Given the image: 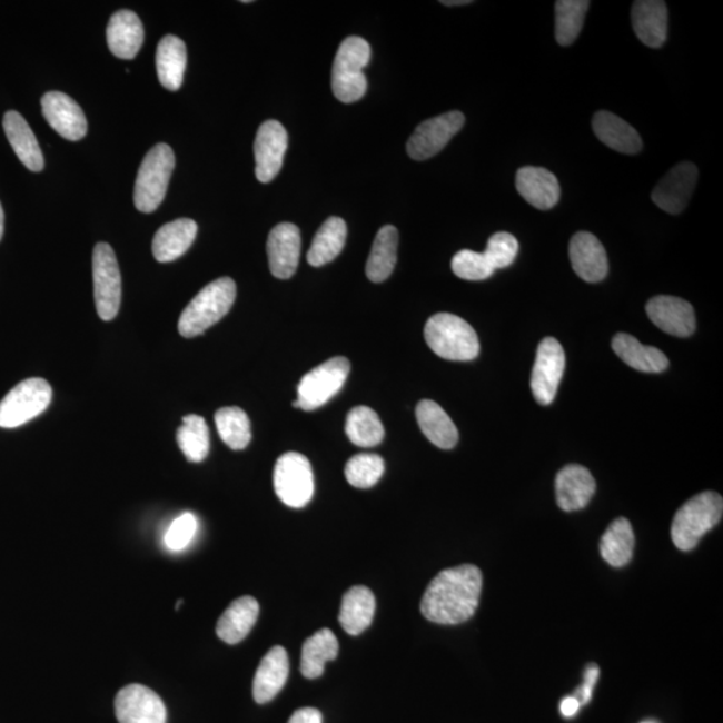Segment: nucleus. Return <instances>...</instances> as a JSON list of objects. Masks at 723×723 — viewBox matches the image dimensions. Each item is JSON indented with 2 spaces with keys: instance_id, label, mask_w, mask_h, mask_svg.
Wrapping results in <instances>:
<instances>
[{
  "instance_id": "obj_1",
  "label": "nucleus",
  "mask_w": 723,
  "mask_h": 723,
  "mask_svg": "<svg viewBox=\"0 0 723 723\" xmlns=\"http://www.w3.org/2000/svg\"><path fill=\"white\" fill-rule=\"evenodd\" d=\"M482 590L483 574L476 565L444 570L427 586L420 613L433 623H464L475 615Z\"/></svg>"
},
{
  "instance_id": "obj_2",
  "label": "nucleus",
  "mask_w": 723,
  "mask_h": 723,
  "mask_svg": "<svg viewBox=\"0 0 723 723\" xmlns=\"http://www.w3.org/2000/svg\"><path fill=\"white\" fill-rule=\"evenodd\" d=\"M236 299V285L231 278L209 283L190 301L179 320L184 338H195L206 333L231 310Z\"/></svg>"
},
{
  "instance_id": "obj_3",
  "label": "nucleus",
  "mask_w": 723,
  "mask_h": 723,
  "mask_svg": "<svg viewBox=\"0 0 723 723\" xmlns=\"http://www.w3.org/2000/svg\"><path fill=\"white\" fill-rule=\"evenodd\" d=\"M723 499L719 493L702 492L683 504L674 516L672 538L676 548L692 551L721 522Z\"/></svg>"
},
{
  "instance_id": "obj_4",
  "label": "nucleus",
  "mask_w": 723,
  "mask_h": 723,
  "mask_svg": "<svg viewBox=\"0 0 723 723\" xmlns=\"http://www.w3.org/2000/svg\"><path fill=\"white\" fill-rule=\"evenodd\" d=\"M425 339L434 354L448 360H473L479 354V340L473 327L457 315L442 313L426 321Z\"/></svg>"
},
{
  "instance_id": "obj_5",
  "label": "nucleus",
  "mask_w": 723,
  "mask_h": 723,
  "mask_svg": "<svg viewBox=\"0 0 723 723\" xmlns=\"http://www.w3.org/2000/svg\"><path fill=\"white\" fill-rule=\"evenodd\" d=\"M370 58V44L364 38L348 37L340 43L331 75L334 96L340 102H357L366 95L364 69L369 65Z\"/></svg>"
},
{
  "instance_id": "obj_6",
  "label": "nucleus",
  "mask_w": 723,
  "mask_h": 723,
  "mask_svg": "<svg viewBox=\"0 0 723 723\" xmlns=\"http://www.w3.org/2000/svg\"><path fill=\"white\" fill-rule=\"evenodd\" d=\"M175 164L174 150L167 143L156 145L145 156L135 184V206L140 212L152 214L160 207Z\"/></svg>"
},
{
  "instance_id": "obj_7",
  "label": "nucleus",
  "mask_w": 723,
  "mask_h": 723,
  "mask_svg": "<svg viewBox=\"0 0 723 723\" xmlns=\"http://www.w3.org/2000/svg\"><path fill=\"white\" fill-rule=\"evenodd\" d=\"M350 360L345 357L331 358L315 367L301 378L298 386V399L294 407L305 412L319 409L337 396L350 374Z\"/></svg>"
},
{
  "instance_id": "obj_8",
  "label": "nucleus",
  "mask_w": 723,
  "mask_h": 723,
  "mask_svg": "<svg viewBox=\"0 0 723 723\" xmlns=\"http://www.w3.org/2000/svg\"><path fill=\"white\" fill-rule=\"evenodd\" d=\"M51 386L42 378H30L17 385L0 403V427L14 429L30 423L48 409Z\"/></svg>"
},
{
  "instance_id": "obj_9",
  "label": "nucleus",
  "mask_w": 723,
  "mask_h": 723,
  "mask_svg": "<svg viewBox=\"0 0 723 723\" xmlns=\"http://www.w3.org/2000/svg\"><path fill=\"white\" fill-rule=\"evenodd\" d=\"M276 496L289 508H305L314 496V473L310 462L300 453L279 457L274 471Z\"/></svg>"
},
{
  "instance_id": "obj_10",
  "label": "nucleus",
  "mask_w": 723,
  "mask_h": 723,
  "mask_svg": "<svg viewBox=\"0 0 723 723\" xmlns=\"http://www.w3.org/2000/svg\"><path fill=\"white\" fill-rule=\"evenodd\" d=\"M93 279L97 313L105 321L113 320L120 311L122 281L116 254L108 242L95 247Z\"/></svg>"
},
{
  "instance_id": "obj_11",
  "label": "nucleus",
  "mask_w": 723,
  "mask_h": 723,
  "mask_svg": "<svg viewBox=\"0 0 723 723\" xmlns=\"http://www.w3.org/2000/svg\"><path fill=\"white\" fill-rule=\"evenodd\" d=\"M465 117L462 111H449L430 118L419 125L407 141V153L413 160L424 161L438 155L463 129Z\"/></svg>"
},
{
  "instance_id": "obj_12",
  "label": "nucleus",
  "mask_w": 723,
  "mask_h": 723,
  "mask_svg": "<svg viewBox=\"0 0 723 723\" xmlns=\"http://www.w3.org/2000/svg\"><path fill=\"white\" fill-rule=\"evenodd\" d=\"M565 369L563 346L555 338H544L538 345L531 389L538 404L554 403Z\"/></svg>"
},
{
  "instance_id": "obj_13",
  "label": "nucleus",
  "mask_w": 723,
  "mask_h": 723,
  "mask_svg": "<svg viewBox=\"0 0 723 723\" xmlns=\"http://www.w3.org/2000/svg\"><path fill=\"white\" fill-rule=\"evenodd\" d=\"M288 148V135L279 121L263 122L255 138V174L260 182H271L279 175Z\"/></svg>"
},
{
  "instance_id": "obj_14",
  "label": "nucleus",
  "mask_w": 723,
  "mask_h": 723,
  "mask_svg": "<svg viewBox=\"0 0 723 723\" xmlns=\"http://www.w3.org/2000/svg\"><path fill=\"white\" fill-rule=\"evenodd\" d=\"M115 707L120 723H167V707L160 696L138 683L120 690Z\"/></svg>"
},
{
  "instance_id": "obj_15",
  "label": "nucleus",
  "mask_w": 723,
  "mask_h": 723,
  "mask_svg": "<svg viewBox=\"0 0 723 723\" xmlns=\"http://www.w3.org/2000/svg\"><path fill=\"white\" fill-rule=\"evenodd\" d=\"M699 181V169L693 162H681L663 177L653 190V201L667 214L679 215L686 209Z\"/></svg>"
},
{
  "instance_id": "obj_16",
  "label": "nucleus",
  "mask_w": 723,
  "mask_h": 723,
  "mask_svg": "<svg viewBox=\"0 0 723 723\" xmlns=\"http://www.w3.org/2000/svg\"><path fill=\"white\" fill-rule=\"evenodd\" d=\"M42 113L50 127L66 140L78 141L87 136V117L70 96L61 91H49L42 97Z\"/></svg>"
},
{
  "instance_id": "obj_17",
  "label": "nucleus",
  "mask_w": 723,
  "mask_h": 723,
  "mask_svg": "<svg viewBox=\"0 0 723 723\" xmlns=\"http://www.w3.org/2000/svg\"><path fill=\"white\" fill-rule=\"evenodd\" d=\"M301 239L299 228L291 222H281L273 228L267 241L269 269L275 278L289 279L297 273Z\"/></svg>"
},
{
  "instance_id": "obj_18",
  "label": "nucleus",
  "mask_w": 723,
  "mask_h": 723,
  "mask_svg": "<svg viewBox=\"0 0 723 723\" xmlns=\"http://www.w3.org/2000/svg\"><path fill=\"white\" fill-rule=\"evenodd\" d=\"M648 318L662 331L686 338L695 331L694 308L689 301L675 297H655L646 306Z\"/></svg>"
},
{
  "instance_id": "obj_19",
  "label": "nucleus",
  "mask_w": 723,
  "mask_h": 723,
  "mask_svg": "<svg viewBox=\"0 0 723 723\" xmlns=\"http://www.w3.org/2000/svg\"><path fill=\"white\" fill-rule=\"evenodd\" d=\"M570 259L578 278L588 283H600L608 274L606 249L596 236L577 232L570 242Z\"/></svg>"
},
{
  "instance_id": "obj_20",
  "label": "nucleus",
  "mask_w": 723,
  "mask_h": 723,
  "mask_svg": "<svg viewBox=\"0 0 723 723\" xmlns=\"http://www.w3.org/2000/svg\"><path fill=\"white\" fill-rule=\"evenodd\" d=\"M556 502L564 512L586 508L595 495L596 483L593 475L582 465H567L556 476Z\"/></svg>"
},
{
  "instance_id": "obj_21",
  "label": "nucleus",
  "mask_w": 723,
  "mask_h": 723,
  "mask_svg": "<svg viewBox=\"0 0 723 723\" xmlns=\"http://www.w3.org/2000/svg\"><path fill=\"white\" fill-rule=\"evenodd\" d=\"M631 21L640 41L660 49L667 39V6L661 0H637L631 10Z\"/></svg>"
},
{
  "instance_id": "obj_22",
  "label": "nucleus",
  "mask_w": 723,
  "mask_h": 723,
  "mask_svg": "<svg viewBox=\"0 0 723 723\" xmlns=\"http://www.w3.org/2000/svg\"><path fill=\"white\" fill-rule=\"evenodd\" d=\"M516 188L523 199L541 210H548L561 200V184L549 170L537 167L518 169Z\"/></svg>"
},
{
  "instance_id": "obj_23",
  "label": "nucleus",
  "mask_w": 723,
  "mask_h": 723,
  "mask_svg": "<svg viewBox=\"0 0 723 723\" xmlns=\"http://www.w3.org/2000/svg\"><path fill=\"white\" fill-rule=\"evenodd\" d=\"M289 662L287 651L275 646L261 660L254 680V699L256 702H271L281 692L288 680Z\"/></svg>"
},
{
  "instance_id": "obj_24",
  "label": "nucleus",
  "mask_w": 723,
  "mask_h": 723,
  "mask_svg": "<svg viewBox=\"0 0 723 723\" xmlns=\"http://www.w3.org/2000/svg\"><path fill=\"white\" fill-rule=\"evenodd\" d=\"M107 38L109 50L117 58L133 59L142 48L145 32L133 11L121 10L111 16Z\"/></svg>"
},
{
  "instance_id": "obj_25",
  "label": "nucleus",
  "mask_w": 723,
  "mask_h": 723,
  "mask_svg": "<svg viewBox=\"0 0 723 723\" xmlns=\"http://www.w3.org/2000/svg\"><path fill=\"white\" fill-rule=\"evenodd\" d=\"M3 129L23 166L31 172H41L44 167L42 150L28 121L18 111L10 110L4 115Z\"/></svg>"
},
{
  "instance_id": "obj_26",
  "label": "nucleus",
  "mask_w": 723,
  "mask_h": 723,
  "mask_svg": "<svg viewBox=\"0 0 723 723\" xmlns=\"http://www.w3.org/2000/svg\"><path fill=\"white\" fill-rule=\"evenodd\" d=\"M259 611V603L255 597H239L217 622V636L228 644H238L251 633L256 621H258Z\"/></svg>"
},
{
  "instance_id": "obj_27",
  "label": "nucleus",
  "mask_w": 723,
  "mask_h": 723,
  "mask_svg": "<svg viewBox=\"0 0 723 723\" xmlns=\"http://www.w3.org/2000/svg\"><path fill=\"white\" fill-rule=\"evenodd\" d=\"M197 236L192 219H177L162 226L155 235L153 256L157 261L170 263L188 251Z\"/></svg>"
},
{
  "instance_id": "obj_28",
  "label": "nucleus",
  "mask_w": 723,
  "mask_h": 723,
  "mask_svg": "<svg viewBox=\"0 0 723 723\" xmlns=\"http://www.w3.org/2000/svg\"><path fill=\"white\" fill-rule=\"evenodd\" d=\"M595 135L608 148L624 155H636L642 150L640 133L630 123L610 111H597L593 120Z\"/></svg>"
},
{
  "instance_id": "obj_29",
  "label": "nucleus",
  "mask_w": 723,
  "mask_h": 723,
  "mask_svg": "<svg viewBox=\"0 0 723 723\" xmlns=\"http://www.w3.org/2000/svg\"><path fill=\"white\" fill-rule=\"evenodd\" d=\"M417 420L426 438L439 449H453L458 443V430L442 406L430 399L420 400Z\"/></svg>"
},
{
  "instance_id": "obj_30",
  "label": "nucleus",
  "mask_w": 723,
  "mask_h": 723,
  "mask_svg": "<svg viewBox=\"0 0 723 723\" xmlns=\"http://www.w3.org/2000/svg\"><path fill=\"white\" fill-rule=\"evenodd\" d=\"M376 614V597L365 586L347 591L341 601L339 623L347 634L357 636L370 627Z\"/></svg>"
},
{
  "instance_id": "obj_31",
  "label": "nucleus",
  "mask_w": 723,
  "mask_h": 723,
  "mask_svg": "<svg viewBox=\"0 0 723 723\" xmlns=\"http://www.w3.org/2000/svg\"><path fill=\"white\" fill-rule=\"evenodd\" d=\"M157 76L164 88L177 91L181 88L187 69V46L180 38L166 36L156 52Z\"/></svg>"
},
{
  "instance_id": "obj_32",
  "label": "nucleus",
  "mask_w": 723,
  "mask_h": 723,
  "mask_svg": "<svg viewBox=\"0 0 723 723\" xmlns=\"http://www.w3.org/2000/svg\"><path fill=\"white\" fill-rule=\"evenodd\" d=\"M613 348L624 364L642 373H662L668 367V359L658 348L644 346L628 334H617Z\"/></svg>"
},
{
  "instance_id": "obj_33",
  "label": "nucleus",
  "mask_w": 723,
  "mask_h": 723,
  "mask_svg": "<svg viewBox=\"0 0 723 723\" xmlns=\"http://www.w3.org/2000/svg\"><path fill=\"white\" fill-rule=\"evenodd\" d=\"M339 643L331 630L317 631L301 648L300 670L305 679L317 680L324 675L327 662L337 660Z\"/></svg>"
},
{
  "instance_id": "obj_34",
  "label": "nucleus",
  "mask_w": 723,
  "mask_h": 723,
  "mask_svg": "<svg viewBox=\"0 0 723 723\" xmlns=\"http://www.w3.org/2000/svg\"><path fill=\"white\" fill-rule=\"evenodd\" d=\"M347 226L340 217H330L319 228L313 240L307 260L313 267H321L337 259L345 247Z\"/></svg>"
},
{
  "instance_id": "obj_35",
  "label": "nucleus",
  "mask_w": 723,
  "mask_h": 723,
  "mask_svg": "<svg viewBox=\"0 0 723 723\" xmlns=\"http://www.w3.org/2000/svg\"><path fill=\"white\" fill-rule=\"evenodd\" d=\"M398 231L396 227L385 226L379 229L373 242L366 275L373 283H383L394 271L397 263Z\"/></svg>"
},
{
  "instance_id": "obj_36",
  "label": "nucleus",
  "mask_w": 723,
  "mask_h": 723,
  "mask_svg": "<svg viewBox=\"0 0 723 723\" xmlns=\"http://www.w3.org/2000/svg\"><path fill=\"white\" fill-rule=\"evenodd\" d=\"M635 536L627 518H616L601 541V555L610 565L620 568L631 562L634 554Z\"/></svg>"
},
{
  "instance_id": "obj_37",
  "label": "nucleus",
  "mask_w": 723,
  "mask_h": 723,
  "mask_svg": "<svg viewBox=\"0 0 723 723\" xmlns=\"http://www.w3.org/2000/svg\"><path fill=\"white\" fill-rule=\"evenodd\" d=\"M346 434L354 445L373 448L383 443L385 429L376 412L367 406H358L348 413Z\"/></svg>"
},
{
  "instance_id": "obj_38",
  "label": "nucleus",
  "mask_w": 723,
  "mask_h": 723,
  "mask_svg": "<svg viewBox=\"0 0 723 723\" xmlns=\"http://www.w3.org/2000/svg\"><path fill=\"white\" fill-rule=\"evenodd\" d=\"M217 432L222 443L234 450L246 449L251 443V423L240 407H222L215 414Z\"/></svg>"
},
{
  "instance_id": "obj_39",
  "label": "nucleus",
  "mask_w": 723,
  "mask_h": 723,
  "mask_svg": "<svg viewBox=\"0 0 723 723\" xmlns=\"http://www.w3.org/2000/svg\"><path fill=\"white\" fill-rule=\"evenodd\" d=\"M176 438L188 462L201 463L207 458L210 439L208 425L202 417L195 414L184 417Z\"/></svg>"
},
{
  "instance_id": "obj_40",
  "label": "nucleus",
  "mask_w": 723,
  "mask_h": 723,
  "mask_svg": "<svg viewBox=\"0 0 723 723\" xmlns=\"http://www.w3.org/2000/svg\"><path fill=\"white\" fill-rule=\"evenodd\" d=\"M587 0H558L555 4V37L558 44L570 46L583 29L590 9Z\"/></svg>"
},
{
  "instance_id": "obj_41",
  "label": "nucleus",
  "mask_w": 723,
  "mask_h": 723,
  "mask_svg": "<svg viewBox=\"0 0 723 723\" xmlns=\"http://www.w3.org/2000/svg\"><path fill=\"white\" fill-rule=\"evenodd\" d=\"M385 473V462L378 455H357L348 459L345 475L354 488L369 489Z\"/></svg>"
},
{
  "instance_id": "obj_42",
  "label": "nucleus",
  "mask_w": 723,
  "mask_h": 723,
  "mask_svg": "<svg viewBox=\"0 0 723 723\" xmlns=\"http://www.w3.org/2000/svg\"><path fill=\"white\" fill-rule=\"evenodd\" d=\"M453 273L464 280H485L495 274V269L489 265L488 259L485 258L484 252L471 251V249H463L455 255L452 260Z\"/></svg>"
},
{
  "instance_id": "obj_43",
  "label": "nucleus",
  "mask_w": 723,
  "mask_h": 723,
  "mask_svg": "<svg viewBox=\"0 0 723 723\" xmlns=\"http://www.w3.org/2000/svg\"><path fill=\"white\" fill-rule=\"evenodd\" d=\"M518 254V241L514 235L497 232L491 236L485 249V258L493 269L506 268L515 261Z\"/></svg>"
},
{
  "instance_id": "obj_44",
  "label": "nucleus",
  "mask_w": 723,
  "mask_h": 723,
  "mask_svg": "<svg viewBox=\"0 0 723 723\" xmlns=\"http://www.w3.org/2000/svg\"><path fill=\"white\" fill-rule=\"evenodd\" d=\"M197 518L192 514H182L177 517L176 521L169 525V528L164 536V544H166L167 549L170 552H180L188 547L192 543L194 537L196 536Z\"/></svg>"
},
{
  "instance_id": "obj_45",
  "label": "nucleus",
  "mask_w": 723,
  "mask_h": 723,
  "mask_svg": "<svg viewBox=\"0 0 723 723\" xmlns=\"http://www.w3.org/2000/svg\"><path fill=\"white\" fill-rule=\"evenodd\" d=\"M601 670L593 663L586 668L584 673V683L581 689L576 692V699L581 702V705H586L593 696V690L596 685L597 680H600Z\"/></svg>"
},
{
  "instance_id": "obj_46",
  "label": "nucleus",
  "mask_w": 723,
  "mask_h": 723,
  "mask_svg": "<svg viewBox=\"0 0 723 723\" xmlns=\"http://www.w3.org/2000/svg\"><path fill=\"white\" fill-rule=\"evenodd\" d=\"M321 721H324V716H321L318 709L304 707L297 710L288 723H321Z\"/></svg>"
},
{
  "instance_id": "obj_47",
  "label": "nucleus",
  "mask_w": 723,
  "mask_h": 723,
  "mask_svg": "<svg viewBox=\"0 0 723 723\" xmlns=\"http://www.w3.org/2000/svg\"><path fill=\"white\" fill-rule=\"evenodd\" d=\"M581 706V702H578L575 695L565 696L561 703L562 714L564 716H574Z\"/></svg>"
},
{
  "instance_id": "obj_48",
  "label": "nucleus",
  "mask_w": 723,
  "mask_h": 723,
  "mask_svg": "<svg viewBox=\"0 0 723 723\" xmlns=\"http://www.w3.org/2000/svg\"><path fill=\"white\" fill-rule=\"evenodd\" d=\"M442 3L445 4V6H449V8H453V6L471 4L472 2H471V0H455V2H453V0H449V2H446V0H443Z\"/></svg>"
},
{
  "instance_id": "obj_49",
  "label": "nucleus",
  "mask_w": 723,
  "mask_h": 723,
  "mask_svg": "<svg viewBox=\"0 0 723 723\" xmlns=\"http://www.w3.org/2000/svg\"><path fill=\"white\" fill-rule=\"evenodd\" d=\"M3 231H4V212L2 208V204H0V240L3 238Z\"/></svg>"
},
{
  "instance_id": "obj_50",
  "label": "nucleus",
  "mask_w": 723,
  "mask_h": 723,
  "mask_svg": "<svg viewBox=\"0 0 723 723\" xmlns=\"http://www.w3.org/2000/svg\"><path fill=\"white\" fill-rule=\"evenodd\" d=\"M643 723H653V722H643Z\"/></svg>"
}]
</instances>
